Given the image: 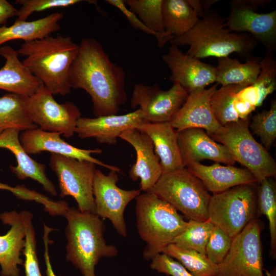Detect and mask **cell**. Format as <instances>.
<instances>
[{"label":"cell","instance_id":"cell-1","mask_svg":"<svg viewBox=\"0 0 276 276\" xmlns=\"http://www.w3.org/2000/svg\"><path fill=\"white\" fill-rule=\"evenodd\" d=\"M78 45L70 71L71 88L88 94L96 117L117 114L128 99L124 70L110 60L96 39L83 38Z\"/></svg>","mask_w":276,"mask_h":276},{"label":"cell","instance_id":"cell-2","mask_svg":"<svg viewBox=\"0 0 276 276\" xmlns=\"http://www.w3.org/2000/svg\"><path fill=\"white\" fill-rule=\"evenodd\" d=\"M78 49L70 36L59 35L24 42L17 53L26 57L24 66L53 95L65 96L72 88L70 71Z\"/></svg>","mask_w":276,"mask_h":276},{"label":"cell","instance_id":"cell-3","mask_svg":"<svg viewBox=\"0 0 276 276\" xmlns=\"http://www.w3.org/2000/svg\"><path fill=\"white\" fill-rule=\"evenodd\" d=\"M226 20L216 10H210L190 31L169 42L177 47L189 45L186 54L200 60L229 57L232 53L246 59L252 57L258 42L247 33L230 31Z\"/></svg>","mask_w":276,"mask_h":276},{"label":"cell","instance_id":"cell-4","mask_svg":"<svg viewBox=\"0 0 276 276\" xmlns=\"http://www.w3.org/2000/svg\"><path fill=\"white\" fill-rule=\"evenodd\" d=\"M67 220L66 259L83 276H96L95 266L100 259L118 254L117 247L107 244L104 238L105 225L97 215L68 207L63 215Z\"/></svg>","mask_w":276,"mask_h":276},{"label":"cell","instance_id":"cell-5","mask_svg":"<svg viewBox=\"0 0 276 276\" xmlns=\"http://www.w3.org/2000/svg\"><path fill=\"white\" fill-rule=\"evenodd\" d=\"M260 65V73L252 84L221 86L212 95L211 107L222 126L249 118L251 113L275 90L276 61L273 54L266 52Z\"/></svg>","mask_w":276,"mask_h":276},{"label":"cell","instance_id":"cell-6","mask_svg":"<svg viewBox=\"0 0 276 276\" xmlns=\"http://www.w3.org/2000/svg\"><path fill=\"white\" fill-rule=\"evenodd\" d=\"M135 199L137 232L146 243L143 255L150 260L172 244L185 229L188 222L151 190L140 194Z\"/></svg>","mask_w":276,"mask_h":276},{"label":"cell","instance_id":"cell-7","mask_svg":"<svg viewBox=\"0 0 276 276\" xmlns=\"http://www.w3.org/2000/svg\"><path fill=\"white\" fill-rule=\"evenodd\" d=\"M151 191L189 220H208L211 195L202 181L187 168L162 174Z\"/></svg>","mask_w":276,"mask_h":276},{"label":"cell","instance_id":"cell-8","mask_svg":"<svg viewBox=\"0 0 276 276\" xmlns=\"http://www.w3.org/2000/svg\"><path fill=\"white\" fill-rule=\"evenodd\" d=\"M250 119L227 124L210 136L224 145L238 162L248 170L257 183L276 176V163L268 151L254 137L249 128Z\"/></svg>","mask_w":276,"mask_h":276},{"label":"cell","instance_id":"cell-9","mask_svg":"<svg viewBox=\"0 0 276 276\" xmlns=\"http://www.w3.org/2000/svg\"><path fill=\"white\" fill-rule=\"evenodd\" d=\"M258 183L236 186L211 196L208 220L232 238L257 218Z\"/></svg>","mask_w":276,"mask_h":276},{"label":"cell","instance_id":"cell-10","mask_svg":"<svg viewBox=\"0 0 276 276\" xmlns=\"http://www.w3.org/2000/svg\"><path fill=\"white\" fill-rule=\"evenodd\" d=\"M262 222L255 218L233 238L231 248L218 265V276H264Z\"/></svg>","mask_w":276,"mask_h":276},{"label":"cell","instance_id":"cell-11","mask_svg":"<svg viewBox=\"0 0 276 276\" xmlns=\"http://www.w3.org/2000/svg\"><path fill=\"white\" fill-rule=\"evenodd\" d=\"M50 166L57 176L60 196H72L80 211L95 214L93 187L96 165L51 153Z\"/></svg>","mask_w":276,"mask_h":276},{"label":"cell","instance_id":"cell-12","mask_svg":"<svg viewBox=\"0 0 276 276\" xmlns=\"http://www.w3.org/2000/svg\"><path fill=\"white\" fill-rule=\"evenodd\" d=\"M271 0H232L226 26L232 32L245 33L262 43L267 52L276 49V10L266 13L257 12Z\"/></svg>","mask_w":276,"mask_h":276},{"label":"cell","instance_id":"cell-13","mask_svg":"<svg viewBox=\"0 0 276 276\" xmlns=\"http://www.w3.org/2000/svg\"><path fill=\"white\" fill-rule=\"evenodd\" d=\"M27 109L32 121L40 129L62 134L67 138L75 133L78 120L81 117L74 103H58L43 84L28 98Z\"/></svg>","mask_w":276,"mask_h":276},{"label":"cell","instance_id":"cell-14","mask_svg":"<svg viewBox=\"0 0 276 276\" xmlns=\"http://www.w3.org/2000/svg\"><path fill=\"white\" fill-rule=\"evenodd\" d=\"M118 180V172L110 171L106 175L96 169L93 187L95 214L100 218L109 219L117 233L126 237L124 211L128 204L141 194V190L122 189L117 185Z\"/></svg>","mask_w":276,"mask_h":276},{"label":"cell","instance_id":"cell-15","mask_svg":"<svg viewBox=\"0 0 276 276\" xmlns=\"http://www.w3.org/2000/svg\"><path fill=\"white\" fill-rule=\"evenodd\" d=\"M189 94L176 83L168 90L159 84H136L132 91L130 105L139 107L147 122H170L185 103Z\"/></svg>","mask_w":276,"mask_h":276},{"label":"cell","instance_id":"cell-16","mask_svg":"<svg viewBox=\"0 0 276 276\" xmlns=\"http://www.w3.org/2000/svg\"><path fill=\"white\" fill-rule=\"evenodd\" d=\"M162 59L170 70V80L188 94L204 89L215 82V66L183 53L177 46L171 45Z\"/></svg>","mask_w":276,"mask_h":276},{"label":"cell","instance_id":"cell-17","mask_svg":"<svg viewBox=\"0 0 276 276\" xmlns=\"http://www.w3.org/2000/svg\"><path fill=\"white\" fill-rule=\"evenodd\" d=\"M57 132H48L40 128L22 131L19 140L25 151L28 154H36L43 151H49L80 160H86L96 165L106 168L110 171L121 172L118 167L105 164L91 156L93 154H101L100 149H82L69 144Z\"/></svg>","mask_w":276,"mask_h":276},{"label":"cell","instance_id":"cell-18","mask_svg":"<svg viewBox=\"0 0 276 276\" xmlns=\"http://www.w3.org/2000/svg\"><path fill=\"white\" fill-rule=\"evenodd\" d=\"M130 144L136 152V160L128 174L133 181L140 179L141 191H151L162 175V169L153 142L146 133L136 128L128 129L119 136Z\"/></svg>","mask_w":276,"mask_h":276},{"label":"cell","instance_id":"cell-19","mask_svg":"<svg viewBox=\"0 0 276 276\" xmlns=\"http://www.w3.org/2000/svg\"><path fill=\"white\" fill-rule=\"evenodd\" d=\"M218 84L189 94L185 103L169 122L176 130L200 128L210 135L218 132L222 126L211 105V98Z\"/></svg>","mask_w":276,"mask_h":276},{"label":"cell","instance_id":"cell-20","mask_svg":"<svg viewBox=\"0 0 276 276\" xmlns=\"http://www.w3.org/2000/svg\"><path fill=\"white\" fill-rule=\"evenodd\" d=\"M182 164L185 167L193 163L209 159L234 166L236 160L227 148L218 143L200 128L176 130Z\"/></svg>","mask_w":276,"mask_h":276},{"label":"cell","instance_id":"cell-21","mask_svg":"<svg viewBox=\"0 0 276 276\" xmlns=\"http://www.w3.org/2000/svg\"><path fill=\"white\" fill-rule=\"evenodd\" d=\"M145 122L144 116L139 109L121 115L81 117L78 120L75 133L80 139L94 138L100 144L114 145L123 132L135 128Z\"/></svg>","mask_w":276,"mask_h":276},{"label":"cell","instance_id":"cell-22","mask_svg":"<svg viewBox=\"0 0 276 276\" xmlns=\"http://www.w3.org/2000/svg\"><path fill=\"white\" fill-rule=\"evenodd\" d=\"M0 220L11 226L5 235L0 236L1 276H20V258L25 243L24 224L20 213L16 211L0 214Z\"/></svg>","mask_w":276,"mask_h":276},{"label":"cell","instance_id":"cell-23","mask_svg":"<svg viewBox=\"0 0 276 276\" xmlns=\"http://www.w3.org/2000/svg\"><path fill=\"white\" fill-rule=\"evenodd\" d=\"M186 168L198 178L207 190L213 194L221 193L236 186L257 183L252 174L245 168L224 166L218 163L211 165L193 163Z\"/></svg>","mask_w":276,"mask_h":276},{"label":"cell","instance_id":"cell-24","mask_svg":"<svg viewBox=\"0 0 276 276\" xmlns=\"http://www.w3.org/2000/svg\"><path fill=\"white\" fill-rule=\"evenodd\" d=\"M20 131L10 128L0 134V148H5L14 155L17 165L10 166L11 171L20 180L30 178L40 183L44 190L55 196L57 191L45 173V166L32 159L25 151L19 140Z\"/></svg>","mask_w":276,"mask_h":276},{"label":"cell","instance_id":"cell-25","mask_svg":"<svg viewBox=\"0 0 276 276\" xmlns=\"http://www.w3.org/2000/svg\"><path fill=\"white\" fill-rule=\"evenodd\" d=\"M0 55L5 59L0 68V89L30 97L42 84L18 58L17 51L10 45L0 47Z\"/></svg>","mask_w":276,"mask_h":276},{"label":"cell","instance_id":"cell-26","mask_svg":"<svg viewBox=\"0 0 276 276\" xmlns=\"http://www.w3.org/2000/svg\"><path fill=\"white\" fill-rule=\"evenodd\" d=\"M135 128L147 134L151 139L159 159L162 174L185 168L179 152L176 131L169 122H146Z\"/></svg>","mask_w":276,"mask_h":276},{"label":"cell","instance_id":"cell-27","mask_svg":"<svg viewBox=\"0 0 276 276\" xmlns=\"http://www.w3.org/2000/svg\"><path fill=\"white\" fill-rule=\"evenodd\" d=\"M62 12H55L44 17L28 21L16 20L10 26L0 27V45L12 40L25 42L44 38L60 29L59 21L63 18Z\"/></svg>","mask_w":276,"mask_h":276},{"label":"cell","instance_id":"cell-28","mask_svg":"<svg viewBox=\"0 0 276 276\" xmlns=\"http://www.w3.org/2000/svg\"><path fill=\"white\" fill-rule=\"evenodd\" d=\"M262 58L252 56L241 63L229 57L218 59L215 66V82L221 86L249 85L258 78L261 71Z\"/></svg>","mask_w":276,"mask_h":276},{"label":"cell","instance_id":"cell-29","mask_svg":"<svg viewBox=\"0 0 276 276\" xmlns=\"http://www.w3.org/2000/svg\"><path fill=\"white\" fill-rule=\"evenodd\" d=\"M28 98L9 93L0 97V134L10 128L20 131L37 128L27 109Z\"/></svg>","mask_w":276,"mask_h":276},{"label":"cell","instance_id":"cell-30","mask_svg":"<svg viewBox=\"0 0 276 276\" xmlns=\"http://www.w3.org/2000/svg\"><path fill=\"white\" fill-rule=\"evenodd\" d=\"M162 14L165 31L174 37L188 32L199 19L188 0H163Z\"/></svg>","mask_w":276,"mask_h":276},{"label":"cell","instance_id":"cell-31","mask_svg":"<svg viewBox=\"0 0 276 276\" xmlns=\"http://www.w3.org/2000/svg\"><path fill=\"white\" fill-rule=\"evenodd\" d=\"M163 0H126L128 8L150 30L157 34L159 48H163L174 37L168 34L165 30L163 14Z\"/></svg>","mask_w":276,"mask_h":276},{"label":"cell","instance_id":"cell-32","mask_svg":"<svg viewBox=\"0 0 276 276\" xmlns=\"http://www.w3.org/2000/svg\"><path fill=\"white\" fill-rule=\"evenodd\" d=\"M258 215H265L269 223L271 258L276 259V182L273 178H266L258 183Z\"/></svg>","mask_w":276,"mask_h":276},{"label":"cell","instance_id":"cell-33","mask_svg":"<svg viewBox=\"0 0 276 276\" xmlns=\"http://www.w3.org/2000/svg\"><path fill=\"white\" fill-rule=\"evenodd\" d=\"M163 252L176 259L193 276H218V265L195 250L171 244Z\"/></svg>","mask_w":276,"mask_h":276},{"label":"cell","instance_id":"cell-34","mask_svg":"<svg viewBox=\"0 0 276 276\" xmlns=\"http://www.w3.org/2000/svg\"><path fill=\"white\" fill-rule=\"evenodd\" d=\"M214 226V224L209 220H189L185 229L175 238L172 244L206 255L205 247Z\"/></svg>","mask_w":276,"mask_h":276},{"label":"cell","instance_id":"cell-35","mask_svg":"<svg viewBox=\"0 0 276 276\" xmlns=\"http://www.w3.org/2000/svg\"><path fill=\"white\" fill-rule=\"evenodd\" d=\"M249 128L258 136L263 146L268 151L276 139V101H271L268 110L257 112L251 117Z\"/></svg>","mask_w":276,"mask_h":276},{"label":"cell","instance_id":"cell-36","mask_svg":"<svg viewBox=\"0 0 276 276\" xmlns=\"http://www.w3.org/2000/svg\"><path fill=\"white\" fill-rule=\"evenodd\" d=\"M233 238L221 228L214 225L205 247V255L213 263H221L227 255Z\"/></svg>","mask_w":276,"mask_h":276},{"label":"cell","instance_id":"cell-37","mask_svg":"<svg viewBox=\"0 0 276 276\" xmlns=\"http://www.w3.org/2000/svg\"><path fill=\"white\" fill-rule=\"evenodd\" d=\"M80 0H17L19 5L16 20L25 21L34 12L43 11L56 8H64L76 5Z\"/></svg>","mask_w":276,"mask_h":276},{"label":"cell","instance_id":"cell-38","mask_svg":"<svg viewBox=\"0 0 276 276\" xmlns=\"http://www.w3.org/2000/svg\"><path fill=\"white\" fill-rule=\"evenodd\" d=\"M150 267L159 273L170 276H193L180 262L165 253L151 260Z\"/></svg>","mask_w":276,"mask_h":276},{"label":"cell","instance_id":"cell-39","mask_svg":"<svg viewBox=\"0 0 276 276\" xmlns=\"http://www.w3.org/2000/svg\"><path fill=\"white\" fill-rule=\"evenodd\" d=\"M0 190L9 191L17 198L25 200L39 202L41 197L40 194L29 190L24 185H17L13 187L0 182Z\"/></svg>","mask_w":276,"mask_h":276},{"label":"cell","instance_id":"cell-40","mask_svg":"<svg viewBox=\"0 0 276 276\" xmlns=\"http://www.w3.org/2000/svg\"><path fill=\"white\" fill-rule=\"evenodd\" d=\"M43 227L44 234L43 236V240L44 246V251L43 256L46 267L45 274L46 276H56L53 269L49 253V244L51 243L52 241V240L51 241L49 239V234L51 232L54 231V229L50 228L45 224H44Z\"/></svg>","mask_w":276,"mask_h":276},{"label":"cell","instance_id":"cell-41","mask_svg":"<svg viewBox=\"0 0 276 276\" xmlns=\"http://www.w3.org/2000/svg\"><path fill=\"white\" fill-rule=\"evenodd\" d=\"M199 18H202L211 9V7L218 0H188Z\"/></svg>","mask_w":276,"mask_h":276},{"label":"cell","instance_id":"cell-42","mask_svg":"<svg viewBox=\"0 0 276 276\" xmlns=\"http://www.w3.org/2000/svg\"><path fill=\"white\" fill-rule=\"evenodd\" d=\"M18 9L6 0H0V27L6 24L8 19L16 16Z\"/></svg>","mask_w":276,"mask_h":276},{"label":"cell","instance_id":"cell-43","mask_svg":"<svg viewBox=\"0 0 276 276\" xmlns=\"http://www.w3.org/2000/svg\"><path fill=\"white\" fill-rule=\"evenodd\" d=\"M275 267H274V269H273L268 274V276H275Z\"/></svg>","mask_w":276,"mask_h":276}]
</instances>
